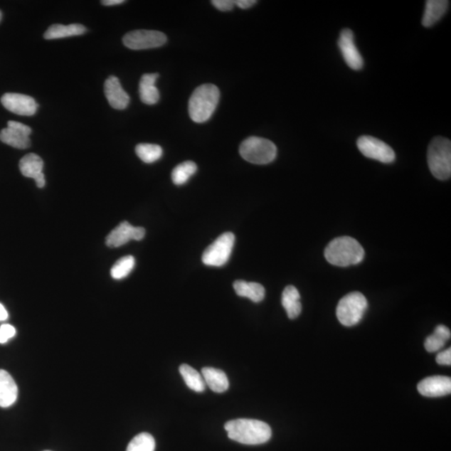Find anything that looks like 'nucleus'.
I'll return each mask as SVG.
<instances>
[{"label": "nucleus", "instance_id": "obj_32", "mask_svg": "<svg viewBox=\"0 0 451 451\" xmlns=\"http://www.w3.org/2000/svg\"><path fill=\"white\" fill-rule=\"evenodd\" d=\"M436 362H437L440 366H451V349L445 350L443 352H440L438 354L437 356H436Z\"/></svg>", "mask_w": 451, "mask_h": 451}, {"label": "nucleus", "instance_id": "obj_18", "mask_svg": "<svg viewBox=\"0 0 451 451\" xmlns=\"http://www.w3.org/2000/svg\"><path fill=\"white\" fill-rule=\"evenodd\" d=\"M449 4L447 0H428L426 1L422 25L426 28L435 25L447 11Z\"/></svg>", "mask_w": 451, "mask_h": 451}, {"label": "nucleus", "instance_id": "obj_15", "mask_svg": "<svg viewBox=\"0 0 451 451\" xmlns=\"http://www.w3.org/2000/svg\"><path fill=\"white\" fill-rule=\"evenodd\" d=\"M43 168H44V161L39 156L33 153L23 156L20 161V170L22 175L35 180L39 189H43L46 186Z\"/></svg>", "mask_w": 451, "mask_h": 451}, {"label": "nucleus", "instance_id": "obj_20", "mask_svg": "<svg viewBox=\"0 0 451 451\" xmlns=\"http://www.w3.org/2000/svg\"><path fill=\"white\" fill-rule=\"evenodd\" d=\"M204 381L215 393H223L229 388V381L226 373L221 369L205 367L201 369Z\"/></svg>", "mask_w": 451, "mask_h": 451}, {"label": "nucleus", "instance_id": "obj_11", "mask_svg": "<svg viewBox=\"0 0 451 451\" xmlns=\"http://www.w3.org/2000/svg\"><path fill=\"white\" fill-rule=\"evenodd\" d=\"M338 46L342 53L345 63L350 69L359 70L363 68L364 60L354 42V35L349 28H344L340 33Z\"/></svg>", "mask_w": 451, "mask_h": 451}, {"label": "nucleus", "instance_id": "obj_35", "mask_svg": "<svg viewBox=\"0 0 451 451\" xmlns=\"http://www.w3.org/2000/svg\"><path fill=\"white\" fill-rule=\"evenodd\" d=\"M124 2V0H105V1H102V3L105 6H113L123 4Z\"/></svg>", "mask_w": 451, "mask_h": 451}, {"label": "nucleus", "instance_id": "obj_37", "mask_svg": "<svg viewBox=\"0 0 451 451\" xmlns=\"http://www.w3.org/2000/svg\"><path fill=\"white\" fill-rule=\"evenodd\" d=\"M45 451H51V450H45Z\"/></svg>", "mask_w": 451, "mask_h": 451}, {"label": "nucleus", "instance_id": "obj_26", "mask_svg": "<svg viewBox=\"0 0 451 451\" xmlns=\"http://www.w3.org/2000/svg\"><path fill=\"white\" fill-rule=\"evenodd\" d=\"M196 171H198V166L193 161H185L181 163L179 166H176L174 171L171 172V180L174 182V184L181 186L186 184L187 181L193 176Z\"/></svg>", "mask_w": 451, "mask_h": 451}, {"label": "nucleus", "instance_id": "obj_10", "mask_svg": "<svg viewBox=\"0 0 451 451\" xmlns=\"http://www.w3.org/2000/svg\"><path fill=\"white\" fill-rule=\"evenodd\" d=\"M31 127L17 122H9L8 127L0 132V141L17 149H27L31 147Z\"/></svg>", "mask_w": 451, "mask_h": 451}, {"label": "nucleus", "instance_id": "obj_1", "mask_svg": "<svg viewBox=\"0 0 451 451\" xmlns=\"http://www.w3.org/2000/svg\"><path fill=\"white\" fill-rule=\"evenodd\" d=\"M228 437L238 443L249 445L267 442L272 437L270 426L258 420L238 419L225 424Z\"/></svg>", "mask_w": 451, "mask_h": 451}, {"label": "nucleus", "instance_id": "obj_9", "mask_svg": "<svg viewBox=\"0 0 451 451\" xmlns=\"http://www.w3.org/2000/svg\"><path fill=\"white\" fill-rule=\"evenodd\" d=\"M166 41L165 33L156 31H134L123 37L124 45L134 51L161 47L166 44Z\"/></svg>", "mask_w": 451, "mask_h": 451}, {"label": "nucleus", "instance_id": "obj_29", "mask_svg": "<svg viewBox=\"0 0 451 451\" xmlns=\"http://www.w3.org/2000/svg\"><path fill=\"white\" fill-rule=\"evenodd\" d=\"M155 448L154 437L148 433H141L131 440L127 451H155Z\"/></svg>", "mask_w": 451, "mask_h": 451}, {"label": "nucleus", "instance_id": "obj_25", "mask_svg": "<svg viewBox=\"0 0 451 451\" xmlns=\"http://www.w3.org/2000/svg\"><path fill=\"white\" fill-rule=\"evenodd\" d=\"M179 371L182 378L191 390L196 392H203L206 388V383L204 378L201 373L196 371L195 368L189 366V364H181Z\"/></svg>", "mask_w": 451, "mask_h": 451}, {"label": "nucleus", "instance_id": "obj_12", "mask_svg": "<svg viewBox=\"0 0 451 451\" xmlns=\"http://www.w3.org/2000/svg\"><path fill=\"white\" fill-rule=\"evenodd\" d=\"M145 235L146 230L143 228H135L128 222H122L110 233L107 240H105V243L109 248H119L132 241V240L141 241Z\"/></svg>", "mask_w": 451, "mask_h": 451}, {"label": "nucleus", "instance_id": "obj_8", "mask_svg": "<svg viewBox=\"0 0 451 451\" xmlns=\"http://www.w3.org/2000/svg\"><path fill=\"white\" fill-rule=\"evenodd\" d=\"M357 147L364 156L382 163H392L396 160V153L388 144L371 136L358 139Z\"/></svg>", "mask_w": 451, "mask_h": 451}, {"label": "nucleus", "instance_id": "obj_19", "mask_svg": "<svg viewBox=\"0 0 451 451\" xmlns=\"http://www.w3.org/2000/svg\"><path fill=\"white\" fill-rule=\"evenodd\" d=\"M158 76H159L158 74L142 75L140 85H139V94L144 104L155 105L159 102V90L155 85Z\"/></svg>", "mask_w": 451, "mask_h": 451}, {"label": "nucleus", "instance_id": "obj_14", "mask_svg": "<svg viewBox=\"0 0 451 451\" xmlns=\"http://www.w3.org/2000/svg\"><path fill=\"white\" fill-rule=\"evenodd\" d=\"M418 391L425 397H441L451 393V378L447 376H432L425 378L418 385Z\"/></svg>", "mask_w": 451, "mask_h": 451}, {"label": "nucleus", "instance_id": "obj_6", "mask_svg": "<svg viewBox=\"0 0 451 451\" xmlns=\"http://www.w3.org/2000/svg\"><path fill=\"white\" fill-rule=\"evenodd\" d=\"M367 308L366 297L361 292H352L340 299L336 314L340 324L352 327L361 322Z\"/></svg>", "mask_w": 451, "mask_h": 451}, {"label": "nucleus", "instance_id": "obj_7", "mask_svg": "<svg viewBox=\"0 0 451 451\" xmlns=\"http://www.w3.org/2000/svg\"><path fill=\"white\" fill-rule=\"evenodd\" d=\"M235 236L232 233L221 235L206 249L201 260L206 266L222 267L229 260L233 252Z\"/></svg>", "mask_w": 451, "mask_h": 451}, {"label": "nucleus", "instance_id": "obj_27", "mask_svg": "<svg viewBox=\"0 0 451 451\" xmlns=\"http://www.w3.org/2000/svg\"><path fill=\"white\" fill-rule=\"evenodd\" d=\"M136 153L140 159L147 164L160 159L163 154L162 148L155 144H139L136 147Z\"/></svg>", "mask_w": 451, "mask_h": 451}, {"label": "nucleus", "instance_id": "obj_17", "mask_svg": "<svg viewBox=\"0 0 451 451\" xmlns=\"http://www.w3.org/2000/svg\"><path fill=\"white\" fill-rule=\"evenodd\" d=\"M18 398V387L7 371L0 369V407H11Z\"/></svg>", "mask_w": 451, "mask_h": 451}, {"label": "nucleus", "instance_id": "obj_28", "mask_svg": "<svg viewBox=\"0 0 451 451\" xmlns=\"http://www.w3.org/2000/svg\"><path fill=\"white\" fill-rule=\"evenodd\" d=\"M135 258L132 256L123 257L115 263L110 270V275L114 280H120L127 277L135 267Z\"/></svg>", "mask_w": 451, "mask_h": 451}, {"label": "nucleus", "instance_id": "obj_34", "mask_svg": "<svg viewBox=\"0 0 451 451\" xmlns=\"http://www.w3.org/2000/svg\"><path fill=\"white\" fill-rule=\"evenodd\" d=\"M9 318V314L6 308L2 304H0V322L6 321Z\"/></svg>", "mask_w": 451, "mask_h": 451}, {"label": "nucleus", "instance_id": "obj_33", "mask_svg": "<svg viewBox=\"0 0 451 451\" xmlns=\"http://www.w3.org/2000/svg\"><path fill=\"white\" fill-rule=\"evenodd\" d=\"M255 4H257L256 0H237V1H234L235 6L243 9L251 8Z\"/></svg>", "mask_w": 451, "mask_h": 451}, {"label": "nucleus", "instance_id": "obj_13", "mask_svg": "<svg viewBox=\"0 0 451 451\" xmlns=\"http://www.w3.org/2000/svg\"><path fill=\"white\" fill-rule=\"evenodd\" d=\"M4 107L18 116L31 117L36 113L38 105L35 99L18 93H6L1 98Z\"/></svg>", "mask_w": 451, "mask_h": 451}, {"label": "nucleus", "instance_id": "obj_22", "mask_svg": "<svg viewBox=\"0 0 451 451\" xmlns=\"http://www.w3.org/2000/svg\"><path fill=\"white\" fill-rule=\"evenodd\" d=\"M282 304L290 319H295L300 315L302 312L300 295L295 286L290 285L285 287L282 292Z\"/></svg>", "mask_w": 451, "mask_h": 451}, {"label": "nucleus", "instance_id": "obj_36", "mask_svg": "<svg viewBox=\"0 0 451 451\" xmlns=\"http://www.w3.org/2000/svg\"><path fill=\"white\" fill-rule=\"evenodd\" d=\"M2 20V13L1 11H0V21H1Z\"/></svg>", "mask_w": 451, "mask_h": 451}, {"label": "nucleus", "instance_id": "obj_24", "mask_svg": "<svg viewBox=\"0 0 451 451\" xmlns=\"http://www.w3.org/2000/svg\"><path fill=\"white\" fill-rule=\"evenodd\" d=\"M450 330L445 325H438L433 334L426 339L425 347L427 351L435 353L442 349L450 339Z\"/></svg>", "mask_w": 451, "mask_h": 451}, {"label": "nucleus", "instance_id": "obj_30", "mask_svg": "<svg viewBox=\"0 0 451 451\" xmlns=\"http://www.w3.org/2000/svg\"><path fill=\"white\" fill-rule=\"evenodd\" d=\"M16 334V329L11 324H3L0 327V344H6Z\"/></svg>", "mask_w": 451, "mask_h": 451}, {"label": "nucleus", "instance_id": "obj_23", "mask_svg": "<svg viewBox=\"0 0 451 451\" xmlns=\"http://www.w3.org/2000/svg\"><path fill=\"white\" fill-rule=\"evenodd\" d=\"M86 31H87V28L83 25H80V23H72L70 26L56 23V25H53L48 28L44 37L46 40H57L62 39V38L84 35Z\"/></svg>", "mask_w": 451, "mask_h": 451}, {"label": "nucleus", "instance_id": "obj_3", "mask_svg": "<svg viewBox=\"0 0 451 451\" xmlns=\"http://www.w3.org/2000/svg\"><path fill=\"white\" fill-rule=\"evenodd\" d=\"M220 92L217 86L204 84L194 90L189 100L190 117L196 123L208 122L217 108Z\"/></svg>", "mask_w": 451, "mask_h": 451}, {"label": "nucleus", "instance_id": "obj_16", "mask_svg": "<svg viewBox=\"0 0 451 451\" xmlns=\"http://www.w3.org/2000/svg\"><path fill=\"white\" fill-rule=\"evenodd\" d=\"M105 95L110 107L116 110H124L128 107L129 97L124 90L120 80L116 76H110L105 80Z\"/></svg>", "mask_w": 451, "mask_h": 451}, {"label": "nucleus", "instance_id": "obj_31", "mask_svg": "<svg viewBox=\"0 0 451 451\" xmlns=\"http://www.w3.org/2000/svg\"><path fill=\"white\" fill-rule=\"evenodd\" d=\"M212 4L221 11H232L235 6L234 1L232 0H213Z\"/></svg>", "mask_w": 451, "mask_h": 451}, {"label": "nucleus", "instance_id": "obj_4", "mask_svg": "<svg viewBox=\"0 0 451 451\" xmlns=\"http://www.w3.org/2000/svg\"><path fill=\"white\" fill-rule=\"evenodd\" d=\"M427 161L435 179L445 181L451 176V142L447 138L435 137L427 152Z\"/></svg>", "mask_w": 451, "mask_h": 451}, {"label": "nucleus", "instance_id": "obj_21", "mask_svg": "<svg viewBox=\"0 0 451 451\" xmlns=\"http://www.w3.org/2000/svg\"><path fill=\"white\" fill-rule=\"evenodd\" d=\"M233 287L240 297H248L254 303H260L265 297V289L258 282H248L238 280L234 282Z\"/></svg>", "mask_w": 451, "mask_h": 451}, {"label": "nucleus", "instance_id": "obj_5", "mask_svg": "<svg viewBox=\"0 0 451 451\" xmlns=\"http://www.w3.org/2000/svg\"><path fill=\"white\" fill-rule=\"evenodd\" d=\"M244 160L257 165H265L275 160L277 147L267 139L251 137L243 141L239 148Z\"/></svg>", "mask_w": 451, "mask_h": 451}, {"label": "nucleus", "instance_id": "obj_2", "mask_svg": "<svg viewBox=\"0 0 451 451\" xmlns=\"http://www.w3.org/2000/svg\"><path fill=\"white\" fill-rule=\"evenodd\" d=\"M364 250L356 239L340 237L331 241L324 250V257L331 265L338 267L356 265L363 261Z\"/></svg>", "mask_w": 451, "mask_h": 451}]
</instances>
